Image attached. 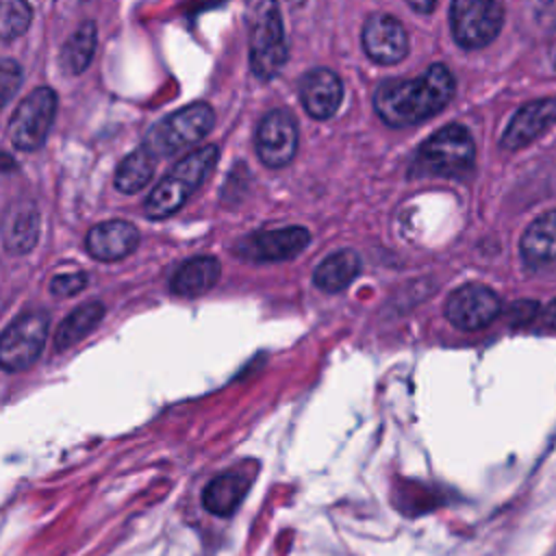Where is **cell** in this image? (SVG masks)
<instances>
[{
	"label": "cell",
	"mask_w": 556,
	"mask_h": 556,
	"mask_svg": "<svg viewBox=\"0 0 556 556\" xmlns=\"http://www.w3.org/2000/svg\"><path fill=\"white\" fill-rule=\"evenodd\" d=\"M22 85V67L13 59L0 61V109L15 96Z\"/></svg>",
	"instance_id": "d4e9b609"
},
{
	"label": "cell",
	"mask_w": 556,
	"mask_h": 556,
	"mask_svg": "<svg viewBox=\"0 0 556 556\" xmlns=\"http://www.w3.org/2000/svg\"><path fill=\"white\" fill-rule=\"evenodd\" d=\"M256 154L267 167H285L298 150V126L289 111L274 109L263 115L254 137Z\"/></svg>",
	"instance_id": "30bf717a"
},
{
	"label": "cell",
	"mask_w": 556,
	"mask_h": 556,
	"mask_svg": "<svg viewBox=\"0 0 556 556\" xmlns=\"http://www.w3.org/2000/svg\"><path fill=\"white\" fill-rule=\"evenodd\" d=\"M552 61L556 63V43H554V48H552Z\"/></svg>",
	"instance_id": "f546056e"
},
{
	"label": "cell",
	"mask_w": 556,
	"mask_h": 556,
	"mask_svg": "<svg viewBox=\"0 0 556 556\" xmlns=\"http://www.w3.org/2000/svg\"><path fill=\"white\" fill-rule=\"evenodd\" d=\"M48 339V315L39 311L15 317L0 332V367L4 371H24L37 363Z\"/></svg>",
	"instance_id": "ba28073f"
},
{
	"label": "cell",
	"mask_w": 556,
	"mask_h": 556,
	"mask_svg": "<svg viewBox=\"0 0 556 556\" xmlns=\"http://www.w3.org/2000/svg\"><path fill=\"white\" fill-rule=\"evenodd\" d=\"M361 39L367 56L380 65L400 63L408 54V33L404 24L387 13L367 17Z\"/></svg>",
	"instance_id": "7c38bea8"
},
{
	"label": "cell",
	"mask_w": 556,
	"mask_h": 556,
	"mask_svg": "<svg viewBox=\"0 0 556 556\" xmlns=\"http://www.w3.org/2000/svg\"><path fill=\"white\" fill-rule=\"evenodd\" d=\"M408 4H410V9L413 11H417V13H432L434 11V7H437V2L439 0H406Z\"/></svg>",
	"instance_id": "83f0119b"
},
{
	"label": "cell",
	"mask_w": 556,
	"mask_h": 556,
	"mask_svg": "<svg viewBox=\"0 0 556 556\" xmlns=\"http://www.w3.org/2000/svg\"><path fill=\"white\" fill-rule=\"evenodd\" d=\"M219 274L222 267L215 256H193L174 271L169 287L176 295L195 298L213 289V285L219 280Z\"/></svg>",
	"instance_id": "ac0fdd59"
},
{
	"label": "cell",
	"mask_w": 556,
	"mask_h": 556,
	"mask_svg": "<svg viewBox=\"0 0 556 556\" xmlns=\"http://www.w3.org/2000/svg\"><path fill=\"white\" fill-rule=\"evenodd\" d=\"M87 285V274L83 271H72V274H59L52 278L50 282V291L59 298H70V295H76L85 289Z\"/></svg>",
	"instance_id": "484cf974"
},
{
	"label": "cell",
	"mask_w": 556,
	"mask_h": 556,
	"mask_svg": "<svg viewBox=\"0 0 556 556\" xmlns=\"http://www.w3.org/2000/svg\"><path fill=\"white\" fill-rule=\"evenodd\" d=\"M289 48L280 7L276 0H261L250 28V67L258 80H271L287 63Z\"/></svg>",
	"instance_id": "277c9868"
},
{
	"label": "cell",
	"mask_w": 556,
	"mask_h": 556,
	"mask_svg": "<svg viewBox=\"0 0 556 556\" xmlns=\"http://www.w3.org/2000/svg\"><path fill=\"white\" fill-rule=\"evenodd\" d=\"M502 0H452L450 26L456 43L465 50L489 46L502 30Z\"/></svg>",
	"instance_id": "52a82bcc"
},
{
	"label": "cell",
	"mask_w": 556,
	"mask_h": 556,
	"mask_svg": "<svg viewBox=\"0 0 556 556\" xmlns=\"http://www.w3.org/2000/svg\"><path fill=\"white\" fill-rule=\"evenodd\" d=\"M300 100L315 119H328L339 111L343 100L341 78L328 67L311 70L300 83Z\"/></svg>",
	"instance_id": "9a60e30c"
},
{
	"label": "cell",
	"mask_w": 556,
	"mask_h": 556,
	"mask_svg": "<svg viewBox=\"0 0 556 556\" xmlns=\"http://www.w3.org/2000/svg\"><path fill=\"white\" fill-rule=\"evenodd\" d=\"M473 165L476 146L469 130L460 124H447L417 148L413 172L428 176H465Z\"/></svg>",
	"instance_id": "3957f363"
},
{
	"label": "cell",
	"mask_w": 556,
	"mask_h": 556,
	"mask_svg": "<svg viewBox=\"0 0 556 556\" xmlns=\"http://www.w3.org/2000/svg\"><path fill=\"white\" fill-rule=\"evenodd\" d=\"M521 261L530 269L556 267V208L528 224L519 239Z\"/></svg>",
	"instance_id": "2e32d148"
},
{
	"label": "cell",
	"mask_w": 556,
	"mask_h": 556,
	"mask_svg": "<svg viewBox=\"0 0 556 556\" xmlns=\"http://www.w3.org/2000/svg\"><path fill=\"white\" fill-rule=\"evenodd\" d=\"M454 91V74L443 63H434L421 76L382 83L374 93V109L389 126H410L441 113Z\"/></svg>",
	"instance_id": "6da1fadb"
},
{
	"label": "cell",
	"mask_w": 556,
	"mask_h": 556,
	"mask_svg": "<svg viewBox=\"0 0 556 556\" xmlns=\"http://www.w3.org/2000/svg\"><path fill=\"white\" fill-rule=\"evenodd\" d=\"M154 161H156V156L146 146L132 150L117 165L115 189L122 191V193H137V191H141L150 182V178L154 174Z\"/></svg>",
	"instance_id": "603a6c76"
},
{
	"label": "cell",
	"mask_w": 556,
	"mask_h": 556,
	"mask_svg": "<svg viewBox=\"0 0 556 556\" xmlns=\"http://www.w3.org/2000/svg\"><path fill=\"white\" fill-rule=\"evenodd\" d=\"M556 122V98H541L517 109L502 135L504 150H519L539 139Z\"/></svg>",
	"instance_id": "4fadbf2b"
},
{
	"label": "cell",
	"mask_w": 556,
	"mask_h": 556,
	"mask_svg": "<svg viewBox=\"0 0 556 556\" xmlns=\"http://www.w3.org/2000/svg\"><path fill=\"white\" fill-rule=\"evenodd\" d=\"M311 241L304 226H285L258 230L237 243V254L248 261H287L298 256Z\"/></svg>",
	"instance_id": "8fae6325"
},
{
	"label": "cell",
	"mask_w": 556,
	"mask_h": 556,
	"mask_svg": "<svg viewBox=\"0 0 556 556\" xmlns=\"http://www.w3.org/2000/svg\"><path fill=\"white\" fill-rule=\"evenodd\" d=\"M215 124V111L206 102L187 104L163 117L146 137V148L159 156H172L200 139H204Z\"/></svg>",
	"instance_id": "5b68a950"
},
{
	"label": "cell",
	"mask_w": 556,
	"mask_h": 556,
	"mask_svg": "<svg viewBox=\"0 0 556 556\" xmlns=\"http://www.w3.org/2000/svg\"><path fill=\"white\" fill-rule=\"evenodd\" d=\"M39 237V211L33 200H15L2 217V241L11 254H26Z\"/></svg>",
	"instance_id": "e0dca14e"
},
{
	"label": "cell",
	"mask_w": 556,
	"mask_h": 556,
	"mask_svg": "<svg viewBox=\"0 0 556 556\" xmlns=\"http://www.w3.org/2000/svg\"><path fill=\"white\" fill-rule=\"evenodd\" d=\"M217 159H219V150L213 143L202 146L189 152L187 156H182L169 169V174L163 176L161 182L150 191V195L143 202V213L150 219H165L174 215L206 180Z\"/></svg>",
	"instance_id": "7a4b0ae2"
},
{
	"label": "cell",
	"mask_w": 556,
	"mask_h": 556,
	"mask_svg": "<svg viewBox=\"0 0 556 556\" xmlns=\"http://www.w3.org/2000/svg\"><path fill=\"white\" fill-rule=\"evenodd\" d=\"M33 9L26 0H0V39L11 41L30 26Z\"/></svg>",
	"instance_id": "cb8c5ba5"
},
{
	"label": "cell",
	"mask_w": 556,
	"mask_h": 556,
	"mask_svg": "<svg viewBox=\"0 0 556 556\" xmlns=\"http://www.w3.org/2000/svg\"><path fill=\"white\" fill-rule=\"evenodd\" d=\"M543 324L547 328H554L556 330V298L547 304V308L543 311Z\"/></svg>",
	"instance_id": "f1b7e54d"
},
{
	"label": "cell",
	"mask_w": 556,
	"mask_h": 556,
	"mask_svg": "<svg viewBox=\"0 0 556 556\" xmlns=\"http://www.w3.org/2000/svg\"><path fill=\"white\" fill-rule=\"evenodd\" d=\"M536 313H539V302H534V300H521V302H515V304H513V308H510V321H513V324H526V321H532Z\"/></svg>",
	"instance_id": "4316f807"
},
{
	"label": "cell",
	"mask_w": 556,
	"mask_h": 556,
	"mask_svg": "<svg viewBox=\"0 0 556 556\" xmlns=\"http://www.w3.org/2000/svg\"><path fill=\"white\" fill-rule=\"evenodd\" d=\"M104 317V304L102 302H89L78 308H74L56 328L54 332V350L63 352L72 345H76L83 337H87Z\"/></svg>",
	"instance_id": "44dd1931"
},
{
	"label": "cell",
	"mask_w": 556,
	"mask_h": 556,
	"mask_svg": "<svg viewBox=\"0 0 556 556\" xmlns=\"http://www.w3.org/2000/svg\"><path fill=\"white\" fill-rule=\"evenodd\" d=\"M96 41H98V30H96V22L87 20L83 22L63 43L61 54H59V63L63 67V72L67 74H83L96 52Z\"/></svg>",
	"instance_id": "7402d4cb"
},
{
	"label": "cell",
	"mask_w": 556,
	"mask_h": 556,
	"mask_svg": "<svg viewBox=\"0 0 556 556\" xmlns=\"http://www.w3.org/2000/svg\"><path fill=\"white\" fill-rule=\"evenodd\" d=\"M56 104H59V98H56L54 89H50L46 85L33 89L26 98H22V102L13 111L9 128H7L9 141L13 143V148H17L22 152L41 148L52 128V122L56 115Z\"/></svg>",
	"instance_id": "8992f818"
},
{
	"label": "cell",
	"mask_w": 556,
	"mask_h": 556,
	"mask_svg": "<svg viewBox=\"0 0 556 556\" xmlns=\"http://www.w3.org/2000/svg\"><path fill=\"white\" fill-rule=\"evenodd\" d=\"M248 489H250L248 478H243L239 473H222L204 486L202 504L208 513H213L217 517H228L239 508Z\"/></svg>",
	"instance_id": "d6986e66"
},
{
	"label": "cell",
	"mask_w": 556,
	"mask_h": 556,
	"mask_svg": "<svg viewBox=\"0 0 556 556\" xmlns=\"http://www.w3.org/2000/svg\"><path fill=\"white\" fill-rule=\"evenodd\" d=\"M139 245V230L135 224L124 219H109L96 224L87 237L85 248L91 258L102 263H113L126 258Z\"/></svg>",
	"instance_id": "5bb4252c"
},
{
	"label": "cell",
	"mask_w": 556,
	"mask_h": 556,
	"mask_svg": "<svg viewBox=\"0 0 556 556\" xmlns=\"http://www.w3.org/2000/svg\"><path fill=\"white\" fill-rule=\"evenodd\" d=\"M443 313L458 330H480L502 313V298L486 285L469 282L447 295Z\"/></svg>",
	"instance_id": "9c48e42d"
},
{
	"label": "cell",
	"mask_w": 556,
	"mask_h": 556,
	"mask_svg": "<svg viewBox=\"0 0 556 556\" xmlns=\"http://www.w3.org/2000/svg\"><path fill=\"white\" fill-rule=\"evenodd\" d=\"M361 271V256L358 252L345 248V250H337L332 254H328L313 271V282L328 291V293H337L343 291Z\"/></svg>",
	"instance_id": "ffe728a7"
}]
</instances>
